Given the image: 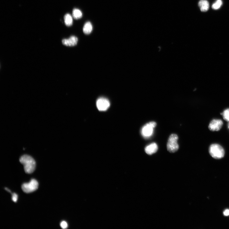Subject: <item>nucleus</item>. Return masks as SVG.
<instances>
[{
  "mask_svg": "<svg viewBox=\"0 0 229 229\" xmlns=\"http://www.w3.org/2000/svg\"><path fill=\"white\" fill-rule=\"evenodd\" d=\"M20 161L24 166L25 171L27 174H31L35 170L36 161L31 156L26 155L22 156L20 159Z\"/></svg>",
  "mask_w": 229,
  "mask_h": 229,
  "instance_id": "1",
  "label": "nucleus"
},
{
  "mask_svg": "<svg viewBox=\"0 0 229 229\" xmlns=\"http://www.w3.org/2000/svg\"><path fill=\"white\" fill-rule=\"evenodd\" d=\"M209 152L212 157L216 159H220L224 157L225 151L224 149L218 144H212L209 148Z\"/></svg>",
  "mask_w": 229,
  "mask_h": 229,
  "instance_id": "2",
  "label": "nucleus"
},
{
  "mask_svg": "<svg viewBox=\"0 0 229 229\" xmlns=\"http://www.w3.org/2000/svg\"><path fill=\"white\" fill-rule=\"evenodd\" d=\"M178 137L176 134H172L169 137L167 144V149L171 153L177 151L179 146L177 143Z\"/></svg>",
  "mask_w": 229,
  "mask_h": 229,
  "instance_id": "3",
  "label": "nucleus"
},
{
  "mask_svg": "<svg viewBox=\"0 0 229 229\" xmlns=\"http://www.w3.org/2000/svg\"><path fill=\"white\" fill-rule=\"evenodd\" d=\"M38 181L35 179H32L29 182L22 184L21 188L25 193H30L36 191L38 188Z\"/></svg>",
  "mask_w": 229,
  "mask_h": 229,
  "instance_id": "4",
  "label": "nucleus"
},
{
  "mask_svg": "<svg viewBox=\"0 0 229 229\" xmlns=\"http://www.w3.org/2000/svg\"><path fill=\"white\" fill-rule=\"evenodd\" d=\"M157 125V124L154 122H150L145 125L143 127L142 133L144 137H149L152 135L153 128Z\"/></svg>",
  "mask_w": 229,
  "mask_h": 229,
  "instance_id": "5",
  "label": "nucleus"
},
{
  "mask_svg": "<svg viewBox=\"0 0 229 229\" xmlns=\"http://www.w3.org/2000/svg\"><path fill=\"white\" fill-rule=\"evenodd\" d=\"M97 107L100 111H105L107 110L110 105L108 100L105 98H99L97 101Z\"/></svg>",
  "mask_w": 229,
  "mask_h": 229,
  "instance_id": "6",
  "label": "nucleus"
},
{
  "mask_svg": "<svg viewBox=\"0 0 229 229\" xmlns=\"http://www.w3.org/2000/svg\"><path fill=\"white\" fill-rule=\"evenodd\" d=\"M223 125L222 121L221 119H215L210 123L209 129L212 131H218L220 130Z\"/></svg>",
  "mask_w": 229,
  "mask_h": 229,
  "instance_id": "7",
  "label": "nucleus"
},
{
  "mask_svg": "<svg viewBox=\"0 0 229 229\" xmlns=\"http://www.w3.org/2000/svg\"><path fill=\"white\" fill-rule=\"evenodd\" d=\"M78 41L77 37L72 36L68 39H64L62 42L64 45L69 47L74 46L76 45Z\"/></svg>",
  "mask_w": 229,
  "mask_h": 229,
  "instance_id": "8",
  "label": "nucleus"
},
{
  "mask_svg": "<svg viewBox=\"0 0 229 229\" xmlns=\"http://www.w3.org/2000/svg\"><path fill=\"white\" fill-rule=\"evenodd\" d=\"M158 147L157 144L152 143L147 146L145 148V151L149 155H152L157 151Z\"/></svg>",
  "mask_w": 229,
  "mask_h": 229,
  "instance_id": "9",
  "label": "nucleus"
},
{
  "mask_svg": "<svg viewBox=\"0 0 229 229\" xmlns=\"http://www.w3.org/2000/svg\"><path fill=\"white\" fill-rule=\"evenodd\" d=\"M198 5L201 11L202 12H206L209 9V3L206 0H201L199 2Z\"/></svg>",
  "mask_w": 229,
  "mask_h": 229,
  "instance_id": "10",
  "label": "nucleus"
},
{
  "mask_svg": "<svg viewBox=\"0 0 229 229\" xmlns=\"http://www.w3.org/2000/svg\"><path fill=\"white\" fill-rule=\"evenodd\" d=\"M92 26L90 22H88L85 24L83 28V32L85 34L88 35L90 34L92 30Z\"/></svg>",
  "mask_w": 229,
  "mask_h": 229,
  "instance_id": "11",
  "label": "nucleus"
},
{
  "mask_svg": "<svg viewBox=\"0 0 229 229\" xmlns=\"http://www.w3.org/2000/svg\"><path fill=\"white\" fill-rule=\"evenodd\" d=\"M64 22L65 25L67 26H71L73 24L72 17L69 14H67L64 16Z\"/></svg>",
  "mask_w": 229,
  "mask_h": 229,
  "instance_id": "12",
  "label": "nucleus"
},
{
  "mask_svg": "<svg viewBox=\"0 0 229 229\" xmlns=\"http://www.w3.org/2000/svg\"><path fill=\"white\" fill-rule=\"evenodd\" d=\"M72 14L74 18L75 19H79L82 16V13L81 11L77 9H75L73 10Z\"/></svg>",
  "mask_w": 229,
  "mask_h": 229,
  "instance_id": "13",
  "label": "nucleus"
},
{
  "mask_svg": "<svg viewBox=\"0 0 229 229\" xmlns=\"http://www.w3.org/2000/svg\"><path fill=\"white\" fill-rule=\"evenodd\" d=\"M222 4L221 0H217L212 5V8L214 10L219 9Z\"/></svg>",
  "mask_w": 229,
  "mask_h": 229,
  "instance_id": "14",
  "label": "nucleus"
},
{
  "mask_svg": "<svg viewBox=\"0 0 229 229\" xmlns=\"http://www.w3.org/2000/svg\"><path fill=\"white\" fill-rule=\"evenodd\" d=\"M223 118L225 121H229V108L225 110L221 113Z\"/></svg>",
  "mask_w": 229,
  "mask_h": 229,
  "instance_id": "15",
  "label": "nucleus"
},
{
  "mask_svg": "<svg viewBox=\"0 0 229 229\" xmlns=\"http://www.w3.org/2000/svg\"><path fill=\"white\" fill-rule=\"evenodd\" d=\"M60 227L63 229H66L67 228L68 225L67 223L65 221L61 222L60 224Z\"/></svg>",
  "mask_w": 229,
  "mask_h": 229,
  "instance_id": "16",
  "label": "nucleus"
},
{
  "mask_svg": "<svg viewBox=\"0 0 229 229\" xmlns=\"http://www.w3.org/2000/svg\"><path fill=\"white\" fill-rule=\"evenodd\" d=\"M18 196L16 193L12 194V199L14 202L16 203L18 200Z\"/></svg>",
  "mask_w": 229,
  "mask_h": 229,
  "instance_id": "17",
  "label": "nucleus"
},
{
  "mask_svg": "<svg viewBox=\"0 0 229 229\" xmlns=\"http://www.w3.org/2000/svg\"><path fill=\"white\" fill-rule=\"evenodd\" d=\"M223 215L225 216H228L229 215V209H227L225 210L223 212Z\"/></svg>",
  "mask_w": 229,
  "mask_h": 229,
  "instance_id": "18",
  "label": "nucleus"
},
{
  "mask_svg": "<svg viewBox=\"0 0 229 229\" xmlns=\"http://www.w3.org/2000/svg\"><path fill=\"white\" fill-rule=\"evenodd\" d=\"M5 190H6L7 191H8V192H9L10 193H11V191L8 188H5Z\"/></svg>",
  "mask_w": 229,
  "mask_h": 229,
  "instance_id": "19",
  "label": "nucleus"
},
{
  "mask_svg": "<svg viewBox=\"0 0 229 229\" xmlns=\"http://www.w3.org/2000/svg\"><path fill=\"white\" fill-rule=\"evenodd\" d=\"M228 128H229V124H228Z\"/></svg>",
  "mask_w": 229,
  "mask_h": 229,
  "instance_id": "20",
  "label": "nucleus"
}]
</instances>
